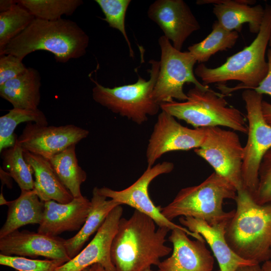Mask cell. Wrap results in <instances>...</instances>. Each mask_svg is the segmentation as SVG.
<instances>
[{"label": "cell", "instance_id": "cell-1", "mask_svg": "<svg viewBox=\"0 0 271 271\" xmlns=\"http://www.w3.org/2000/svg\"><path fill=\"white\" fill-rule=\"evenodd\" d=\"M157 225L150 217L135 210L128 219L121 218L110 249L115 271H144L158 265L172 248L166 244L171 230Z\"/></svg>", "mask_w": 271, "mask_h": 271}, {"label": "cell", "instance_id": "cell-2", "mask_svg": "<svg viewBox=\"0 0 271 271\" xmlns=\"http://www.w3.org/2000/svg\"><path fill=\"white\" fill-rule=\"evenodd\" d=\"M271 35V5H266L260 30L251 43L228 57L221 66L214 68L201 63L194 73L208 85L218 83L222 94L239 89H254L265 77L268 70L265 52Z\"/></svg>", "mask_w": 271, "mask_h": 271}, {"label": "cell", "instance_id": "cell-3", "mask_svg": "<svg viewBox=\"0 0 271 271\" xmlns=\"http://www.w3.org/2000/svg\"><path fill=\"white\" fill-rule=\"evenodd\" d=\"M89 42L87 34L74 21L35 18L5 47L0 56L11 54L23 60L28 54L42 50L51 53L57 62L65 63L83 56Z\"/></svg>", "mask_w": 271, "mask_h": 271}, {"label": "cell", "instance_id": "cell-4", "mask_svg": "<svg viewBox=\"0 0 271 271\" xmlns=\"http://www.w3.org/2000/svg\"><path fill=\"white\" fill-rule=\"evenodd\" d=\"M236 209L226 230V241L241 258L260 264L271 259V203H256L244 189L237 191Z\"/></svg>", "mask_w": 271, "mask_h": 271}, {"label": "cell", "instance_id": "cell-5", "mask_svg": "<svg viewBox=\"0 0 271 271\" xmlns=\"http://www.w3.org/2000/svg\"><path fill=\"white\" fill-rule=\"evenodd\" d=\"M236 195L235 188L214 172L200 184L181 189L171 203L160 209L171 221L178 217H191L214 225L233 216L235 210L225 212L223 203L225 199L235 200Z\"/></svg>", "mask_w": 271, "mask_h": 271}, {"label": "cell", "instance_id": "cell-6", "mask_svg": "<svg viewBox=\"0 0 271 271\" xmlns=\"http://www.w3.org/2000/svg\"><path fill=\"white\" fill-rule=\"evenodd\" d=\"M187 95L186 101L163 103L160 108L195 128L223 126L247 133L248 126L243 114L238 109L228 106L224 95L210 88L201 89L194 86Z\"/></svg>", "mask_w": 271, "mask_h": 271}, {"label": "cell", "instance_id": "cell-7", "mask_svg": "<svg viewBox=\"0 0 271 271\" xmlns=\"http://www.w3.org/2000/svg\"><path fill=\"white\" fill-rule=\"evenodd\" d=\"M149 69L150 79L146 80L138 76L133 84L106 87L93 80V100L112 112L125 117L138 124L148 119V115L157 114L160 108L153 97V91L160 70V61L151 60Z\"/></svg>", "mask_w": 271, "mask_h": 271}, {"label": "cell", "instance_id": "cell-8", "mask_svg": "<svg viewBox=\"0 0 271 271\" xmlns=\"http://www.w3.org/2000/svg\"><path fill=\"white\" fill-rule=\"evenodd\" d=\"M159 44L161 51L160 70L152 94L158 103L169 102L173 99L186 101L188 96L183 86L186 83L201 89L209 88L196 79L193 68L197 61L190 52L177 50L164 36L159 38Z\"/></svg>", "mask_w": 271, "mask_h": 271}, {"label": "cell", "instance_id": "cell-9", "mask_svg": "<svg viewBox=\"0 0 271 271\" xmlns=\"http://www.w3.org/2000/svg\"><path fill=\"white\" fill-rule=\"evenodd\" d=\"M248 121L247 140L244 147L242 167L243 189L252 197L258 183V170L261 160L271 148V126L262 111V95L253 89L242 93Z\"/></svg>", "mask_w": 271, "mask_h": 271}, {"label": "cell", "instance_id": "cell-10", "mask_svg": "<svg viewBox=\"0 0 271 271\" xmlns=\"http://www.w3.org/2000/svg\"><path fill=\"white\" fill-rule=\"evenodd\" d=\"M205 137L202 145L194 149L214 172L229 182L237 191L243 189L242 167L244 147L234 130L219 126L204 127Z\"/></svg>", "mask_w": 271, "mask_h": 271}, {"label": "cell", "instance_id": "cell-11", "mask_svg": "<svg viewBox=\"0 0 271 271\" xmlns=\"http://www.w3.org/2000/svg\"><path fill=\"white\" fill-rule=\"evenodd\" d=\"M174 165L170 162H163L152 167H148L142 176L131 185L120 191L103 187L98 188L99 193L120 205H127L151 218L158 226L166 227L171 230L180 229L189 236L196 239L204 240L203 237L197 233L192 232L187 228L178 225L167 219L161 213L160 206H156L150 197L149 186L151 182L158 176L171 172Z\"/></svg>", "mask_w": 271, "mask_h": 271}, {"label": "cell", "instance_id": "cell-12", "mask_svg": "<svg viewBox=\"0 0 271 271\" xmlns=\"http://www.w3.org/2000/svg\"><path fill=\"white\" fill-rule=\"evenodd\" d=\"M204 127L190 128L163 111L158 115L146 151L148 167H152L166 153L199 148L204 142Z\"/></svg>", "mask_w": 271, "mask_h": 271}, {"label": "cell", "instance_id": "cell-13", "mask_svg": "<svg viewBox=\"0 0 271 271\" xmlns=\"http://www.w3.org/2000/svg\"><path fill=\"white\" fill-rule=\"evenodd\" d=\"M89 133L88 130L73 124L56 126L28 122L17 141L24 151L49 160L69 146L76 145Z\"/></svg>", "mask_w": 271, "mask_h": 271}, {"label": "cell", "instance_id": "cell-14", "mask_svg": "<svg viewBox=\"0 0 271 271\" xmlns=\"http://www.w3.org/2000/svg\"><path fill=\"white\" fill-rule=\"evenodd\" d=\"M147 14L179 51L186 39L200 29L197 19L183 0H157L150 6Z\"/></svg>", "mask_w": 271, "mask_h": 271}, {"label": "cell", "instance_id": "cell-15", "mask_svg": "<svg viewBox=\"0 0 271 271\" xmlns=\"http://www.w3.org/2000/svg\"><path fill=\"white\" fill-rule=\"evenodd\" d=\"M122 213L121 205L115 207L86 247L55 271H85L96 263L100 264L108 271H115L111 259L110 249Z\"/></svg>", "mask_w": 271, "mask_h": 271}, {"label": "cell", "instance_id": "cell-16", "mask_svg": "<svg viewBox=\"0 0 271 271\" xmlns=\"http://www.w3.org/2000/svg\"><path fill=\"white\" fill-rule=\"evenodd\" d=\"M65 239L28 230H16L0 238L1 253L6 255L43 256L50 259L71 258L65 247Z\"/></svg>", "mask_w": 271, "mask_h": 271}, {"label": "cell", "instance_id": "cell-17", "mask_svg": "<svg viewBox=\"0 0 271 271\" xmlns=\"http://www.w3.org/2000/svg\"><path fill=\"white\" fill-rule=\"evenodd\" d=\"M180 229L171 230L172 254L158 265L160 271H212L214 257L205 240H192Z\"/></svg>", "mask_w": 271, "mask_h": 271}, {"label": "cell", "instance_id": "cell-18", "mask_svg": "<svg viewBox=\"0 0 271 271\" xmlns=\"http://www.w3.org/2000/svg\"><path fill=\"white\" fill-rule=\"evenodd\" d=\"M90 208V200L83 195L67 203L53 200L44 202L43 218L37 232L57 236L65 231H79Z\"/></svg>", "mask_w": 271, "mask_h": 271}, {"label": "cell", "instance_id": "cell-19", "mask_svg": "<svg viewBox=\"0 0 271 271\" xmlns=\"http://www.w3.org/2000/svg\"><path fill=\"white\" fill-rule=\"evenodd\" d=\"M179 221L182 226L203 237L216 258L220 271H235L243 266L258 264L241 258L228 245L225 233L230 220L214 225L191 217H180Z\"/></svg>", "mask_w": 271, "mask_h": 271}, {"label": "cell", "instance_id": "cell-20", "mask_svg": "<svg viewBox=\"0 0 271 271\" xmlns=\"http://www.w3.org/2000/svg\"><path fill=\"white\" fill-rule=\"evenodd\" d=\"M254 0H198V5L213 4V13L217 21L229 31L242 30V25L248 24L249 31L258 34L262 23L264 9L261 5L252 6Z\"/></svg>", "mask_w": 271, "mask_h": 271}, {"label": "cell", "instance_id": "cell-21", "mask_svg": "<svg viewBox=\"0 0 271 271\" xmlns=\"http://www.w3.org/2000/svg\"><path fill=\"white\" fill-rule=\"evenodd\" d=\"M24 157L35 176L34 190L43 202L50 200L67 203L74 198L46 159L24 150Z\"/></svg>", "mask_w": 271, "mask_h": 271}, {"label": "cell", "instance_id": "cell-22", "mask_svg": "<svg viewBox=\"0 0 271 271\" xmlns=\"http://www.w3.org/2000/svg\"><path fill=\"white\" fill-rule=\"evenodd\" d=\"M41 76L31 67L0 86V96L14 108L35 110L40 102Z\"/></svg>", "mask_w": 271, "mask_h": 271}, {"label": "cell", "instance_id": "cell-23", "mask_svg": "<svg viewBox=\"0 0 271 271\" xmlns=\"http://www.w3.org/2000/svg\"><path fill=\"white\" fill-rule=\"evenodd\" d=\"M7 218L0 230V238L28 224H40L42 221L44 202L34 190L21 191L20 196L10 201Z\"/></svg>", "mask_w": 271, "mask_h": 271}, {"label": "cell", "instance_id": "cell-24", "mask_svg": "<svg viewBox=\"0 0 271 271\" xmlns=\"http://www.w3.org/2000/svg\"><path fill=\"white\" fill-rule=\"evenodd\" d=\"M90 201V210L82 227L74 236L65 239L66 250L71 259L80 252L85 243L97 232L109 213L120 205L112 199L107 200L96 187L93 189Z\"/></svg>", "mask_w": 271, "mask_h": 271}, {"label": "cell", "instance_id": "cell-25", "mask_svg": "<svg viewBox=\"0 0 271 271\" xmlns=\"http://www.w3.org/2000/svg\"><path fill=\"white\" fill-rule=\"evenodd\" d=\"M75 146H69L48 160L61 182L74 198L82 196L81 185L87 178L86 173L78 164Z\"/></svg>", "mask_w": 271, "mask_h": 271}, {"label": "cell", "instance_id": "cell-26", "mask_svg": "<svg viewBox=\"0 0 271 271\" xmlns=\"http://www.w3.org/2000/svg\"><path fill=\"white\" fill-rule=\"evenodd\" d=\"M238 37L237 32L229 31L215 21L211 33L202 41L189 46L188 50L197 62L203 63L216 53L232 48Z\"/></svg>", "mask_w": 271, "mask_h": 271}, {"label": "cell", "instance_id": "cell-27", "mask_svg": "<svg viewBox=\"0 0 271 271\" xmlns=\"http://www.w3.org/2000/svg\"><path fill=\"white\" fill-rule=\"evenodd\" d=\"M34 122L48 125L47 119L39 108L35 110L13 108L8 113L0 117V152L13 147L17 138L14 131L17 126L23 122Z\"/></svg>", "mask_w": 271, "mask_h": 271}, {"label": "cell", "instance_id": "cell-28", "mask_svg": "<svg viewBox=\"0 0 271 271\" xmlns=\"http://www.w3.org/2000/svg\"><path fill=\"white\" fill-rule=\"evenodd\" d=\"M24 150L18 143L1 152L3 169L9 173L21 191L34 189V171L24 157Z\"/></svg>", "mask_w": 271, "mask_h": 271}, {"label": "cell", "instance_id": "cell-29", "mask_svg": "<svg viewBox=\"0 0 271 271\" xmlns=\"http://www.w3.org/2000/svg\"><path fill=\"white\" fill-rule=\"evenodd\" d=\"M17 2L36 19L56 21L71 16L83 4L81 0H19Z\"/></svg>", "mask_w": 271, "mask_h": 271}, {"label": "cell", "instance_id": "cell-30", "mask_svg": "<svg viewBox=\"0 0 271 271\" xmlns=\"http://www.w3.org/2000/svg\"><path fill=\"white\" fill-rule=\"evenodd\" d=\"M35 19L18 2L9 10L0 13V52Z\"/></svg>", "mask_w": 271, "mask_h": 271}, {"label": "cell", "instance_id": "cell-31", "mask_svg": "<svg viewBox=\"0 0 271 271\" xmlns=\"http://www.w3.org/2000/svg\"><path fill=\"white\" fill-rule=\"evenodd\" d=\"M105 16L103 20L109 26L119 31L124 37L128 45L129 54L133 57L131 48L125 29V17L130 0H95Z\"/></svg>", "mask_w": 271, "mask_h": 271}, {"label": "cell", "instance_id": "cell-32", "mask_svg": "<svg viewBox=\"0 0 271 271\" xmlns=\"http://www.w3.org/2000/svg\"><path fill=\"white\" fill-rule=\"evenodd\" d=\"M65 262L62 260H40L0 253V264L18 271H55Z\"/></svg>", "mask_w": 271, "mask_h": 271}, {"label": "cell", "instance_id": "cell-33", "mask_svg": "<svg viewBox=\"0 0 271 271\" xmlns=\"http://www.w3.org/2000/svg\"><path fill=\"white\" fill-rule=\"evenodd\" d=\"M259 204L271 203V148L264 155L258 170V183L252 197Z\"/></svg>", "mask_w": 271, "mask_h": 271}, {"label": "cell", "instance_id": "cell-34", "mask_svg": "<svg viewBox=\"0 0 271 271\" xmlns=\"http://www.w3.org/2000/svg\"><path fill=\"white\" fill-rule=\"evenodd\" d=\"M13 55L0 56V86L24 73L28 67Z\"/></svg>", "mask_w": 271, "mask_h": 271}, {"label": "cell", "instance_id": "cell-35", "mask_svg": "<svg viewBox=\"0 0 271 271\" xmlns=\"http://www.w3.org/2000/svg\"><path fill=\"white\" fill-rule=\"evenodd\" d=\"M268 70L264 79L257 87L254 88L256 92L260 94H267L271 97V49L267 51Z\"/></svg>", "mask_w": 271, "mask_h": 271}, {"label": "cell", "instance_id": "cell-36", "mask_svg": "<svg viewBox=\"0 0 271 271\" xmlns=\"http://www.w3.org/2000/svg\"><path fill=\"white\" fill-rule=\"evenodd\" d=\"M262 111L264 119L271 126V103L262 100Z\"/></svg>", "mask_w": 271, "mask_h": 271}, {"label": "cell", "instance_id": "cell-37", "mask_svg": "<svg viewBox=\"0 0 271 271\" xmlns=\"http://www.w3.org/2000/svg\"><path fill=\"white\" fill-rule=\"evenodd\" d=\"M0 177L2 181V186H3L4 185H7L8 188H12V178L9 173L2 169V167L0 168Z\"/></svg>", "mask_w": 271, "mask_h": 271}, {"label": "cell", "instance_id": "cell-38", "mask_svg": "<svg viewBox=\"0 0 271 271\" xmlns=\"http://www.w3.org/2000/svg\"><path fill=\"white\" fill-rule=\"evenodd\" d=\"M17 1L14 0H1L0 11L1 13L6 12L11 9L12 7L16 4Z\"/></svg>", "mask_w": 271, "mask_h": 271}, {"label": "cell", "instance_id": "cell-39", "mask_svg": "<svg viewBox=\"0 0 271 271\" xmlns=\"http://www.w3.org/2000/svg\"><path fill=\"white\" fill-rule=\"evenodd\" d=\"M235 271H261V265L260 264H254L243 266L239 267Z\"/></svg>", "mask_w": 271, "mask_h": 271}, {"label": "cell", "instance_id": "cell-40", "mask_svg": "<svg viewBox=\"0 0 271 271\" xmlns=\"http://www.w3.org/2000/svg\"><path fill=\"white\" fill-rule=\"evenodd\" d=\"M85 271H108L100 264L96 263L89 267Z\"/></svg>", "mask_w": 271, "mask_h": 271}, {"label": "cell", "instance_id": "cell-41", "mask_svg": "<svg viewBox=\"0 0 271 271\" xmlns=\"http://www.w3.org/2000/svg\"><path fill=\"white\" fill-rule=\"evenodd\" d=\"M261 271H271V260H267L262 263Z\"/></svg>", "mask_w": 271, "mask_h": 271}, {"label": "cell", "instance_id": "cell-42", "mask_svg": "<svg viewBox=\"0 0 271 271\" xmlns=\"http://www.w3.org/2000/svg\"><path fill=\"white\" fill-rule=\"evenodd\" d=\"M3 186H2V191H1V194H0V205H7L9 204L10 201H7L4 196V194H3Z\"/></svg>", "mask_w": 271, "mask_h": 271}, {"label": "cell", "instance_id": "cell-43", "mask_svg": "<svg viewBox=\"0 0 271 271\" xmlns=\"http://www.w3.org/2000/svg\"><path fill=\"white\" fill-rule=\"evenodd\" d=\"M268 46H269V48L271 49V35L269 39Z\"/></svg>", "mask_w": 271, "mask_h": 271}, {"label": "cell", "instance_id": "cell-44", "mask_svg": "<svg viewBox=\"0 0 271 271\" xmlns=\"http://www.w3.org/2000/svg\"><path fill=\"white\" fill-rule=\"evenodd\" d=\"M144 271H160L159 269L158 270H153L151 269V268H147V269H146Z\"/></svg>", "mask_w": 271, "mask_h": 271}, {"label": "cell", "instance_id": "cell-45", "mask_svg": "<svg viewBox=\"0 0 271 271\" xmlns=\"http://www.w3.org/2000/svg\"><path fill=\"white\" fill-rule=\"evenodd\" d=\"M214 271H220V270L218 269V270H214Z\"/></svg>", "mask_w": 271, "mask_h": 271}, {"label": "cell", "instance_id": "cell-46", "mask_svg": "<svg viewBox=\"0 0 271 271\" xmlns=\"http://www.w3.org/2000/svg\"><path fill=\"white\" fill-rule=\"evenodd\" d=\"M16 271H18V270H16Z\"/></svg>", "mask_w": 271, "mask_h": 271}]
</instances>
